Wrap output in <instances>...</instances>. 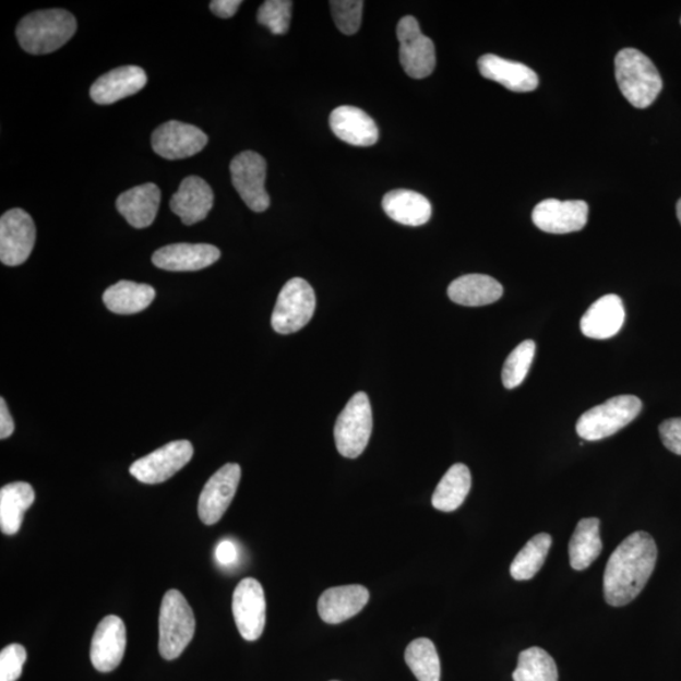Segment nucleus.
Instances as JSON below:
<instances>
[{
    "instance_id": "obj_1",
    "label": "nucleus",
    "mask_w": 681,
    "mask_h": 681,
    "mask_svg": "<svg viewBox=\"0 0 681 681\" xmlns=\"http://www.w3.org/2000/svg\"><path fill=\"white\" fill-rule=\"evenodd\" d=\"M658 548L650 534L636 531L624 539L608 559L604 574L606 602L626 606L642 594L655 570Z\"/></svg>"
},
{
    "instance_id": "obj_2",
    "label": "nucleus",
    "mask_w": 681,
    "mask_h": 681,
    "mask_svg": "<svg viewBox=\"0 0 681 681\" xmlns=\"http://www.w3.org/2000/svg\"><path fill=\"white\" fill-rule=\"evenodd\" d=\"M616 80L631 105L646 109L658 99L662 79L654 62L635 48H623L614 59Z\"/></svg>"
},
{
    "instance_id": "obj_3",
    "label": "nucleus",
    "mask_w": 681,
    "mask_h": 681,
    "mask_svg": "<svg viewBox=\"0 0 681 681\" xmlns=\"http://www.w3.org/2000/svg\"><path fill=\"white\" fill-rule=\"evenodd\" d=\"M77 29L74 15L64 10L31 13L17 27V38L24 51L47 55L67 45Z\"/></svg>"
},
{
    "instance_id": "obj_4",
    "label": "nucleus",
    "mask_w": 681,
    "mask_h": 681,
    "mask_svg": "<svg viewBox=\"0 0 681 681\" xmlns=\"http://www.w3.org/2000/svg\"><path fill=\"white\" fill-rule=\"evenodd\" d=\"M196 620L188 599L180 590L170 589L159 610V653L166 660L180 658L192 642Z\"/></svg>"
},
{
    "instance_id": "obj_5",
    "label": "nucleus",
    "mask_w": 681,
    "mask_h": 681,
    "mask_svg": "<svg viewBox=\"0 0 681 681\" xmlns=\"http://www.w3.org/2000/svg\"><path fill=\"white\" fill-rule=\"evenodd\" d=\"M643 410V403L634 395L614 396L592 408L577 421V433L582 440L596 442L621 431L635 420Z\"/></svg>"
},
{
    "instance_id": "obj_6",
    "label": "nucleus",
    "mask_w": 681,
    "mask_h": 681,
    "mask_svg": "<svg viewBox=\"0 0 681 681\" xmlns=\"http://www.w3.org/2000/svg\"><path fill=\"white\" fill-rule=\"evenodd\" d=\"M372 432V410L367 393H356L346 404L335 426V442L340 456L358 458L368 447Z\"/></svg>"
},
{
    "instance_id": "obj_7",
    "label": "nucleus",
    "mask_w": 681,
    "mask_h": 681,
    "mask_svg": "<svg viewBox=\"0 0 681 681\" xmlns=\"http://www.w3.org/2000/svg\"><path fill=\"white\" fill-rule=\"evenodd\" d=\"M315 295L310 283L294 278L283 287L272 314V326L280 335L301 331L313 318Z\"/></svg>"
},
{
    "instance_id": "obj_8",
    "label": "nucleus",
    "mask_w": 681,
    "mask_h": 681,
    "mask_svg": "<svg viewBox=\"0 0 681 681\" xmlns=\"http://www.w3.org/2000/svg\"><path fill=\"white\" fill-rule=\"evenodd\" d=\"M396 36L399 39V59L407 75L426 79L435 69V47L433 40L423 35L418 21L407 15L397 23Z\"/></svg>"
},
{
    "instance_id": "obj_9",
    "label": "nucleus",
    "mask_w": 681,
    "mask_h": 681,
    "mask_svg": "<svg viewBox=\"0 0 681 681\" xmlns=\"http://www.w3.org/2000/svg\"><path fill=\"white\" fill-rule=\"evenodd\" d=\"M231 181L242 201L254 213H264L271 206V198L265 190L266 162L255 152L238 154L230 165Z\"/></svg>"
},
{
    "instance_id": "obj_10",
    "label": "nucleus",
    "mask_w": 681,
    "mask_h": 681,
    "mask_svg": "<svg viewBox=\"0 0 681 681\" xmlns=\"http://www.w3.org/2000/svg\"><path fill=\"white\" fill-rule=\"evenodd\" d=\"M36 242V226L26 211L13 208L0 218V261L8 266L27 262Z\"/></svg>"
},
{
    "instance_id": "obj_11",
    "label": "nucleus",
    "mask_w": 681,
    "mask_h": 681,
    "mask_svg": "<svg viewBox=\"0 0 681 681\" xmlns=\"http://www.w3.org/2000/svg\"><path fill=\"white\" fill-rule=\"evenodd\" d=\"M193 456V445L189 441L170 442L134 462L129 473L138 481L157 485L169 480L189 464Z\"/></svg>"
},
{
    "instance_id": "obj_12",
    "label": "nucleus",
    "mask_w": 681,
    "mask_h": 681,
    "mask_svg": "<svg viewBox=\"0 0 681 681\" xmlns=\"http://www.w3.org/2000/svg\"><path fill=\"white\" fill-rule=\"evenodd\" d=\"M232 613L242 638L256 642L261 638L266 621L264 589L256 580H242L235 588Z\"/></svg>"
},
{
    "instance_id": "obj_13",
    "label": "nucleus",
    "mask_w": 681,
    "mask_h": 681,
    "mask_svg": "<svg viewBox=\"0 0 681 681\" xmlns=\"http://www.w3.org/2000/svg\"><path fill=\"white\" fill-rule=\"evenodd\" d=\"M207 143L208 136L200 128L177 120L162 124L152 135L153 151L169 160L190 158Z\"/></svg>"
},
{
    "instance_id": "obj_14",
    "label": "nucleus",
    "mask_w": 681,
    "mask_h": 681,
    "mask_svg": "<svg viewBox=\"0 0 681 681\" xmlns=\"http://www.w3.org/2000/svg\"><path fill=\"white\" fill-rule=\"evenodd\" d=\"M241 478L238 464H227L210 478L199 499V516L205 525H214L229 509Z\"/></svg>"
},
{
    "instance_id": "obj_15",
    "label": "nucleus",
    "mask_w": 681,
    "mask_h": 681,
    "mask_svg": "<svg viewBox=\"0 0 681 681\" xmlns=\"http://www.w3.org/2000/svg\"><path fill=\"white\" fill-rule=\"evenodd\" d=\"M588 222L587 202L549 199L534 207L533 223L541 231L570 234L581 231Z\"/></svg>"
},
{
    "instance_id": "obj_16",
    "label": "nucleus",
    "mask_w": 681,
    "mask_h": 681,
    "mask_svg": "<svg viewBox=\"0 0 681 681\" xmlns=\"http://www.w3.org/2000/svg\"><path fill=\"white\" fill-rule=\"evenodd\" d=\"M127 629L118 616H107L97 624L92 642L91 659L100 672L116 670L124 658Z\"/></svg>"
},
{
    "instance_id": "obj_17",
    "label": "nucleus",
    "mask_w": 681,
    "mask_h": 681,
    "mask_svg": "<svg viewBox=\"0 0 681 681\" xmlns=\"http://www.w3.org/2000/svg\"><path fill=\"white\" fill-rule=\"evenodd\" d=\"M222 253L208 244H172L153 254V264L168 272H198L215 264Z\"/></svg>"
},
{
    "instance_id": "obj_18",
    "label": "nucleus",
    "mask_w": 681,
    "mask_h": 681,
    "mask_svg": "<svg viewBox=\"0 0 681 681\" xmlns=\"http://www.w3.org/2000/svg\"><path fill=\"white\" fill-rule=\"evenodd\" d=\"M169 206L184 225L191 226L205 220L214 206V192L202 178L190 176L170 199Z\"/></svg>"
},
{
    "instance_id": "obj_19",
    "label": "nucleus",
    "mask_w": 681,
    "mask_h": 681,
    "mask_svg": "<svg viewBox=\"0 0 681 681\" xmlns=\"http://www.w3.org/2000/svg\"><path fill=\"white\" fill-rule=\"evenodd\" d=\"M330 127L338 140L355 147H371L379 141L375 121L363 110L348 105L331 112Z\"/></svg>"
},
{
    "instance_id": "obj_20",
    "label": "nucleus",
    "mask_w": 681,
    "mask_h": 681,
    "mask_svg": "<svg viewBox=\"0 0 681 681\" xmlns=\"http://www.w3.org/2000/svg\"><path fill=\"white\" fill-rule=\"evenodd\" d=\"M147 83L143 69L121 67L97 79L91 88V96L96 104L110 105L140 93Z\"/></svg>"
},
{
    "instance_id": "obj_21",
    "label": "nucleus",
    "mask_w": 681,
    "mask_h": 681,
    "mask_svg": "<svg viewBox=\"0 0 681 681\" xmlns=\"http://www.w3.org/2000/svg\"><path fill=\"white\" fill-rule=\"evenodd\" d=\"M485 79L494 81L514 93H530L539 85V77L526 64L502 59L497 55H483L477 62Z\"/></svg>"
},
{
    "instance_id": "obj_22",
    "label": "nucleus",
    "mask_w": 681,
    "mask_h": 681,
    "mask_svg": "<svg viewBox=\"0 0 681 681\" xmlns=\"http://www.w3.org/2000/svg\"><path fill=\"white\" fill-rule=\"evenodd\" d=\"M626 311L622 299L616 295H607L588 308L581 320L582 334L588 338L608 339L619 334Z\"/></svg>"
},
{
    "instance_id": "obj_23",
    "label": "nucleus",
    "mask_w": 681,
    "mask_h": 681,
    "mask_svg": "<svg viewBox=\"0 0 681 681\" xmlns=\"http://www.w3.org/2000/svg\"><path fill=\"white\" fill-rule=\"evenodd\" d=\"M369 599V590L363 586L351 585L330 588L324 590L319 599V613L326 623H343L362 611Z\"/></svg>"
},
{
    "instance_id": "obj_24",
    "label": "nucleus",
    "mask_w": 681,
    "mask_h": 681,
    "mask_svg": "<svg viewBox=\"0 0 681 681\" xmlns=\"http://www.w3.org/2000/svg\"><path fill=\"white\" fill-rule=\"evenodd\" d=\"M160 204L157 184L145 183L121 193L117 208L135 229H145L156 220Z\"/></svg>"
},
{
    "instance_id": "obj_25",
    "label": "nucleus",
    "mask_w": 681,
    "mask_h": 681,
    "mask_svg": "<svg viewBox=\"0 0 681 681\" xmlns=\"http://www.w3.org/2000/svg\"><path fill=\"white\" fill-rule=\"evenodd\" d=\"M504 295L501 284L483 274H468L451 283V301L466 307H481L498 302Z\"/></svg>"
},
{
    "instance_id": "obj_26",
    "label": "nucleus",
    "mask_w": 681,
    "mask_h": 681,
    "mask_svg": "<svg viewBox=\"0 0 681 681\" xmlns=\"http://www.w3.org/2000/svg\"><path fill=\"white\" fill-rule=\"evenodd\" d=\"M385 214L405 226L426 225L432 217V205L423 194L410 190H394L383 199Z\"/></svg>"
},
{
    "instance_id": "obj_27",
    "label": "nucleus",
    "mask_w": 681,
    "mask_h": 681,
    "mask_svg": "<svg viewBox=\"0 0 681 681\" xmlns=\"http://www.w3.org/2000/svg\"><path fill=\"white\" fill-rule=\"evenodd\" d=\"M35 500V490L27 482H13L0 490V529L3 534L20 531L24 514Z\"/></svg>"
},
{
    "instance_id": "obj_28",
    "label": "nucleus",
    "mask_w": 681,
    "mask_h": 681,
    "mask_svg": "<svg viewBox=\"0 0 681 681\" xmlns=\"http://www.w3.org/2000/svg\"><path fill=\"white\" fill-rule=\"evenodd\" d=\"M156 298V290L148 284L121 280L105 290L104 303L117 314L140 313Z\"/></svg>"
},
{
    "instance_id": "obj_29",
    "label": "nucleus",
    "mask_w": 681,
    "mask_h": 681,
    "mask_svg": "<svg viewBox=\"0 0 681 681\" xmlns=\"http://www.w3.org/2000/svg\"><path fill=\"white\" fill-rule=\"evenodd\" d=\"M473 477L464 464L453 465L438 483L433 493L432 504L434 509L443 513H452L464 504L469 490H471Z\"/></svg>"
},
{
    "instance_id": "obj_30",
    "label": "nucleus",
    "mask_w": 681,
    "mask_h": 681,
    "mask_svg": "<svg viewBox=\"0 0 681 681\" xmlns=\"http://www.w3.org/2000/svg\"><path fill=\"white\" fill-rule=\"evenodd\" d=\"M599 521L596 517L583 518L575 528L570 542V561L573 570L585 571L602 553L599 535Z\"/></svg>"
},
{
    "instance_id": "obj_31",
    "label": "nucleus",
    "mask_w": 681,
    "mask_h": 681,
    "mask_svg": "<svg viewBox=\"0 0 681 681\" xmlns=\"http://www.w3.org/2000/svg\"><path fill=\"white\" fill-rule=\"evenodd\" d=\"M551 539L549 534L541 533L535 535L526 542V546L518 551L513 564L510 566V574L515 581H529L535 577L541 566L545 565L549 553Z\"/></svg>"
},
{
    "instance_id": "obj_32",
    "label": "nucleus",
    "mask_w": 681,
    "mask_h": 681,
    "mask_svg": "<svg viewBox=\"0 0 681 681\" xmlns=\"http://www.w3.org/2000/svg\"><path fill=\"white\" fill-rule=\"evenodd\" d=\"M405 661L418 681H441V660L429 638H417L405 650Z\"/></svg>"
},
{
    "instance_id": "obj_33",
    "label": "nucleus",
    "mask_w": 681,
    "mask_h": 681,
    "mask_svg": "<svg viewBox=\"0 0 681 681\" xmlns=\"http://www.w3.org/2000/svg\"><path fill=\"white\" fill-rule=\"evenodd\" d=\"M514 681H558L557 664L540 647H530L518 655Z\"/></svg>"
},
{
    "instance_id": "obj_34",
    "label": "nucleus",
    "mask_w": 681,
    "mask_h": 681,
    "mask_svg": "<svg viewBox=\"0 0 681 681\" xmlns=\"http://www.w3.org/2000/svg\"><path fill=\"white\" fill-rule=\"evenodd\" d=\"M535 348L537 346H535L534 340L526 339L509 355L504 368H502V384L509 391L522 385L528 375L535 358Z\"/></svg>"
},
{
    "instance_id": "obj_35",
    "label": "nucleus",
    "mask_w": 681,
    "mask_h": 681,
    "mask_svg": "<svg viewBox=\"0 0 681 681\" xmlns=\"http://www.w3.org/2000/svg\"><path fill=\"white\" fill-rule=\"evenodd\" d=\"M291 7L294 2L289 0H267L259 8L258 22L270 29L273 35H286L291 19Z\"/></svg>"
},
{
    "instance_id": "obj_36",
    "label": "nucleus",
    "mask_w": 681,
    "mask_h": 681,
    "mask_svg": "<svg viewBox=\"0 0 681 681\" xmlns=\"http://www.w3.org/2000/svg\"><path fill=\"white\" fill-rule=\"evenodd\" d=\"M337 28L351 36L360 29L363 2L359 0H334L330 3Z\"/></svg>"
},
{
    "instance_id": "obj_37",
    "label": "nucleus",
    "mask_w": 681,
    "mask_h": 681,
    "mask_svg": "<svg viewBox=\"0 0 681 681\" xmlns=\"http://www.w3.org/2000/svg\"><path fill=\"white\" fill-rule=\"evenodd\" d=\"M27 661V652L20 644H12L0 653V681H17Z\"/></svg>"
},
{
    "instance_id": "obj_38",
    "label": "nucleus",
    "mask_w": 681,
    "mask_h": 681,
    "mask_svg": "<svg viewBox=\"0 0 681 681\" xmlns=\"http://www.w3.org/2000/svg\"><path fill=\"white\" fill-rule=\"evenodd\" d=\"M659 432L665 447L681 456V418H671L662 421Z\"/></svg>"
},
{
    "instance_id": "obj_39",
    "label": "nucleus",
    "mask_w": 681,
    "mask_h": 681,
    "mask_svg": "<svg viewBox=\"0 0 681 681\" xmlns=\"http://www.w3.org/2000/svg\"><path fill=\"white\" fill-rule=\"evenodd\" d=\"M239 559L238 547L230 540H223L218 542L216 548V561L222 565H232L237 563Z\"/></svg>"
},
{
    "instance_id": "obj_40",
    "label": "nucleus",
    "mask_w": 681,
    "mask_h": 681,
    "mask_svg": "<svg viewBox=\"0 0 681 681\" xmlns=\"http://www.w3.org/2000/svg\"><path fill=\"white\" fill-rule=\"evenodd\" d=\"M241 4V0H214V2L210 3V10L217 17L231 19Z\"/></svg>"
},
{
    "instance_id": "obj_41",
    "label": "nucleus",
    "mask_w": 681,
    "mask_h": 681,
    "mask_svg": "<svg viewBox=\"0 0 681 681\" xmlns=\"http://www.w3.org/2000/svg\"><path fill=\"white\" fill-rule=\"evenodd\" d=\"M14 432V421L11 416L10 409L7 407L4 397L0 399V438L7 440Z\"/></svg>"
},
{
    "instance_id": "obj_42",
    "label": "nucleus",
    "mask_w": 681,
    "mask_h": 681,
    "mask_svg": "<svg viewBox=\"0 0 681 681\" xmlns=\"http://www.w3.org/2000/svg\"><path fill=\"white\" fill-rule=\"evenodd\" d=\"M677 215H678V218H679V223L681 225V199L678 201Z\"/></svg>"
},
{
    "instance_id": "obj_43",
    "label": "nucleus",
    "mask_w": 681,
    "mask_h": 681,
    "mask_svg": "<svg viewBox=\"0 0 681 681\" xmlns=\"http://www.w3.org/2000/svg\"><path fill=\"white\" fill-rule=\"evenodd\" d=\"M680 23H681V20H680Z\"/></svg>"
}]
</instances>
